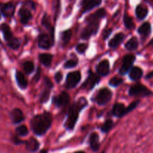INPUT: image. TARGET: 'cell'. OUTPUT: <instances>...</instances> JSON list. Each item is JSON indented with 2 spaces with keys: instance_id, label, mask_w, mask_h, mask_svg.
I'll return each instance as SVG.
<instances>
[{
  "instance_id": "cell-1",
  "label": "cell",
  "mask_w": 153,
  "mask_h": 153,
  "mask_svg": "<svg viewBox=\"0 0 153 153\" xmlns=\"http://www.w3.org/2000/svg\"><path fill=\"white\" fill-rule=\"evenodd\" d=\"M52 115L49 112H44L42 114L33 117L30 122V126L33 132L36 135H44L52 125Z\"/></svg>"
},
{
  "instance_id": "cell-2",
  "label": "cell",
  "mask_w": 153,
  "mask_h": 153,
  "mask_svg": "<svg viewBox=\"0 0 153 153\" xmlns=\"http://www.w3.org/2000/svg\"><path fill=\"white\" fill-rule=\"evenodd\" d=\"M87 105H88V102H87L86 99L84 97H80L70 105L68 109V111L67 120L64 125L68 130L71 131L74 129L75 125H76V123L77 122L80 113Z\"/></svg>"
},
{
  "instance_id": "cell-3",
  "label": "cell",
  "mask_w": 153,
  "mask_h": 153,
  "mask_svg": "<svg viewBox=\"0 0 153 153\" xmlns=\"http://www.w3.org/2000/svg\"><path fill=\"white\" fill-rule=\"evenodd\" d=\"M0 31L2 33L4 40H5L8 46L10 49L16 50L20 46V42L19 39L14 36L10 26L6 23H2L0 25Z\"/></svg>"
},
{
  "instance_id": "cell-4",
  "label": "cell",
  "mask_w": 153,
  "mask_h": 153,
  "mask_svg": "<svg viewBox=\"0 0 153 153\" xmlns=\"http://www.w3.org/2000/svg\"><path fill=\"white\" fill-rule=\"evenodd\" d=\"M128 94L131 97H146L151 96L152 94V92L144 85L136 84V85L130 87L128 91Z\"/></svg>"
},
{
  "instance_id": "cell-5",
  "label": "cell",
  "mask_w": 153,
  "mask_h": 153,
  "mask_svg": "<svg viewBox=\"0 0 153 153\" xmlns=\"http://www.w3.org/2000/svg\"><path fill=\"white\" fill-rule=\"evenodd\" d=\"M112 97V91L106 88H101L98 92L95 97V102L99 105H105L111 100Z\"/></svg>"
},
{
  "instance_id": "cell-6",
  "label": "cell",
  "mask_w": 153,
  "mask_h": 153,
  "mask_svg": "<svg viewBox=\"0 0 153 153\" xmlns=\"http://www.w3.org/2000/svg\"><path fill=\"white\" fill-rule=\"evenodd\" d=\"M99 82H100V77L98 75H96L95 73H92V70H89L88 77L82 85L81 88L84 91H92Z\"/></svg>"
},
{
  "instance_id": "cell-7",
  "label": "cell",
  "mask_w": 153,
  "mask_h": 153,
  "mask_svg": "<svg viewBox=\"0 0 153 153\" xmlns=\"http://www.w3.org/2000/svg\"><path fill=\"white\" fill-rule=\"evenodd\" d=\"M86 23V26L82 30L80 36L83 40H88L92 35L95 34L99 28V22H88Z\"/></svg>"
},
{
  "instance_id": "cell-8",
  "label": "cell",
  "mask_w": 153,
  "mask_h": 153,
  "mask_svg": "<svg viewBox=\"0 0 153 153\" xmlns=\"http://www.w3.org/2000/svg\"><path fill=\"white\" fill-rule=\"evenodd\" d=\"M135 56L131 54L125 55L122 59V66L119 69V73L121 75H124L128 73L132 68L134 63L135 61Z\"/></svg>"
},
{
  "instance_id": "cell-9",
  "label": "cell",
  "mask_w": 153,
  "mask_h": 153,
  "mask_svg": "<svg viewBox=\"0 0 153 153\" xmlns=\"http://www.w3.org/2000/svg\"><path fill=\"white\" fill-rule=\"evenodd\" d=\"M54 42V37L50 34L41 33L38 36V46L43 49H49L52 46Z\"/></svg>"
},
{
  "instance_id": "cell-10",
  "label": "cell",
  "mask_w": 153,
  "mask_h": 153,
  "mask_svg": "<svg viewBox=\"0 0 153 153\" xmlns=\"http://www.w3.org/2000/svg\"><path fill=\"white\" fill-rule=\"evenodd\" d=\"M81 80V73L79 71H74L68 74L66 77V88L68 89L75 88Z\"/></svg>"
},
{
  "instance_id": "cell-11",
  "label": "cell",
  "mask_w": 153,
  "mask_h": 153,
  "mask_svg": "<svg viewBox=\"0 0 153 153\" xmlns=\"http://www.w3.org/2000/svg\"><path fill=\"white\" fill-rule=\"evenodd\" d=\"M102 0H81L80 1V11L82 14L92 10L94 7L100 5Z\"/></svg>"
},
{
  "instance_id": "cell-12",
  "label": "cell",
  "mask_w": 153,
  "mask_h": 153,
  "mask_svg": "<svg viewBox=\"0 0 153 153\" xmlns=\"http://www.w3.org/2000/svg\"><path fill=\"white\" fill-rule=\"evenodd\" d=\"M70 102V97L66 92H62L59 95L56 96L52 98V103L58 108L66 106Z\"/></svg>"
},
{
  "instance_id": "cell-13",
  "label": "cell",
  "mask_w": 153,
  "mask_h": 153,
  "mask_svg": "<svg viewBox=\"0 0 153 153\" xmlns=\"http://www.w3.org/2000/svg\"><path fill=\"white\" fill-rule=\"evenodd\" d=\"M15 4L11 1L0 4V13L4 17H12L14 14Z\"/></svg>"
},
{
  "instance_id": "cell-14",
  "label": "cell",
  "mask_w": 153,
  "mask_h": 153,
  "mask_svg": "<svg viewBox=\"0 0 153 153\" xmlns=\"http://www.w3.org/2000/svg\"><path fill=\"white\" fill-rule=\"evenodd\" d=\"M18 14L20 16V21L22 25H26L28 23L30 20L32 19V14L31 13V10L27 9L25 7H21L20 8Z\"/></svg>"
},
{
  "instance_id": "cell-15",
  "label": "cell",
  "mask_w": 153,
  "mask_h": 153,
  "mask_svg": "<svg viewBox=\"0 0 153 153\" xmlns=\"http://www.w3.org/2000/svg\"><path fill=\"white\" fill-rule=\"evenodd\" d=\"M106 15V11L104 8H100L94 13H92L86 19V22H99L101 19L104 18Z\"/></svg>"
},
{
  "instance_id": "cell-16",
  "label": "cell",
  "mask_w": 153,
  "mask_h": 153,
  "mask_svg": "<svg viewBox=\"0 0 153 153\" xmlns=\"http://www.w3.org/2000/svg\"><path fill=\"white\" fill-rule=\"evenodd\" d=\"M128 114L127 110V107L124 106L122 103H116L114 105L113 108L112 109V114L116 117H122L124 115Z\"/></svg>"
},
{
  "instance_id": "cell-17",
  "label": "cell",
  "mask_w": 153,
  "mask_h": 153,
  "mask_svg": "<svg viewBox=\"0 0 153 153\" xmlns=\"http://www.w3.org/2000/svg\"><path fill=\"white\" fill-rule=\"evenodd\" d=\"M10 117L14 124H20L25 120V116L20 108H14L10 113Z\"/></svg>"
},
{
  "instance_id": "cell-18",
  "label": "cell",
  "mask_w": 153,
  "mask_h": 153,
  "mask_svg": "<svg viewBox=\"0 0 153 153\" xmlns=\"http://www.w3.org/2000/svg\"><path fill=\"white\" fill-rule=\"evenodd\" d=\"M96 71L100 76H106L110 73V63L107 60H103L96 67Z\"/></svg>"
},
{
  "instance_id": "cell-19",
  "label": "cell",
  "mask_w": 153,
  "mask_h": 153,
  "mask_svg": "<svg viewBox=\"0 0 153 153\" xmlns=\"http://www.w3.org/2000/svg\"><path fill=\"white\" fill-rule=\"evenodd\" d=\"M88 143H89L90 148L93 152H98L100 148V143H99V136L97 133L93 132L90 134L89 140H88Z\"/></svg>"
},
{
  "instance_id": "cell-20",
  "label": "cell",
  "mask_w": 153,
  "mask_h": 153,
  "mask_svg": "<svg viewBox=\"0 0 153 153\" xmlns=\"http://www.w3.org/2000/svg\"><path fill=\"white\" fill-rule=\"evenodd\" d=\"M124 38V35L123 33H118L110 40L109 43H108V46L110 48H112V49H116V48H117L121 44Z\"/></svg>"
},
{
  "instance_id": "cell-21",
  "label": "cell",
  "mask_w": 153,
  "mask_h": 153,
  "mask_svg": "<svg viewBox=\"0 0 153 153\" xmlns=\"http://www.w3.org/2000/svg\"><path fill=\"white\" fill-rule=\"evenodd\" d=\"M15 78H16V83L18 87L21 89H26L28 86V82L26 79L23 73L20 71H16L15 73Z\"/></svg>"
},
{
  "instance_id": "cell-22",
  "label": "cell",
  "mask_w": 153,
  "mask_h": 153,
  "mask_svg": "<svg viewBox=\"0 0 153 153\" xmlns=\"http://www.w3.org/2000/svg\"><path fill=\"white\" fill-rule=\"evenodd\" d=\"M143 71L139 67H134L129 71V78L132 81H137L142 78Z\"/></svg>"
},
{
  "instance_id": "cell-23",
  "label": "cell",
  "mask_w": 153,
  "mask_h": 153,
  "mask_svg": "<svg viewBox=\"0 0 153 153\" xmlns=\"http://www.w3.org/2000/svg\"><path fill=\"white\" fill-rule=\"evenodd\" d=\"M148 13V10L147 7H146L143 4H138L135 10V14L140 20H142L147 16Z\"/></svg>"
},
{
  "instance_id": "cell-24",
  "label": "cell",
  "mask_w": 153,
  "mask_h": 153,
  "mask_svg": "<svg viewBox=\"0 0 153 153\" xmlns=\"http://www.w3.org/2000/svg\"><path fill=\"white\" fill-rule=\"evenodd\" d=\"M25 144L27 150H28L31 152H36V151L38 150L39 147H40V143H39V142L35 138H34V137H31L29 140L26 141Z\"/></svg>"
},
{
  "instance_id": "cell-25",
  "label": "cell",
  "mask_w": 153,
  "mask_h": 153,
  "mask_svg": "<svg viewBox=\"0 0 153 153\" xmlns=\"http://www.w3.org/2000/svg\"><path fill=\"white\" fill-rule=\"evenodd\" d=\"M138 33L142 37H147L151 33V24L148 22H145L138 28Z\"/></svg>"
},
{
  "instance_id": "cell-26",
  "label": "cell",
  "mask_w": 153,
  "mask_h": 153,
  "mask_svg": "<svg viewBox=\"0 0 153 153\" xmlns=\"http://www.w3.org/2000/svg\"><path fill=\"white\" fill-rule=\"evenodd\" d=\"M38 59L40 62L45 67H49L52 61V55L51 54L43 53L38 55Z\"/></svg>"
},
{
  "instance_id": "cell-27",
  "label": "cell",
  "mask_w": 153,
  "mask_h": 153,
  "mask_svg": "<svg viewBox=\"0 0 153 153\" xmlns=\"http://www.w3.org/2000/svg\"><path fill=\"white\" fill-rule=\"evenodd\" d=\"M138 45H139V42L136 37H132L128 41L125 43V48L129 51H134L136 50L138 48Z\"/></svg>"
},
{
  "instance_id": "cell-28",
  "label": "cell",
  "mask_w": 153,
  "mask_h": 153,
  "mask_svg": "<svg viewBox=\"0 0 153 153\" xmlns=\"http://www.w3.org/2000/svg\"><path fill=\"white\" fill-rule=\"evenodd\" d=\"M72 31L70 29H68L64 31L61 34V40L62 43V46H66L68 43L69 40L71 38Z\"/></svg>"
},
{
  "instance_id": "cell-29",
  "label": "cell",
  "mask_w": 153,
  "mask_h": 153,
  "mask_svg": "<svg viewBox=\"0 0 153 153\" xmlns=\"http://www.w3.org/2000/svg\"><path fill=\"white\" fill-rule=\"evenodd\" d=\"M50 88H47V87L45 86L44 89L42 91L41 94L40 96V102L41 103H45L48 101L50 98Z\"/></svg>"
},
{
  "instance_id": "cell-30",
  "label": "cell",
  "mask_w": 153,
  "mask_h": 153,
  "mask_svg": "<svg viewBox=\"0 0 153 153\" xmlns=\"http://www.w3.org/2000/svg\"><path fill=\"white\" fill-rule=\"evenodd\" d=\"M123 21H124V25L128 29H132L134 28V22L133 19L131 16H128L127 13H124V18H123Z\"/></svg>"
},
{
  "instance_id": "cell-31",
  "label": "cell",
  "mask_w": 153,
  "mask_h": 153,
  "mask_svg": "<svg viewBox=\"0 0 153 153\" xmlns=\"http://www.w3.org/2000/svg\"><path fill=\"white\" fill-rule=\"evenodd\" d=\"M28 128L25 125H21L16 127V134L18 137H25L28 134Z\"/></svg>"
},
{
  "instance_id": "cell-32",
  "label": "cell",
  "mask_w": 153,
  "mask_h": 153,
  "mask_svg": "<svg viewBox=\"0 0 153 153\" xmlns=\"http://www.w3.org/2000/svg\"><path fill=\"white\" fill-rule=\"evenodd\" d=\"M22 67H23V70L27 74H31L34 70V64L32 61H27L22 64Z\"/></svg>"
},
{
  "instance_id": "cell-33",
  "label": "cell",
  "mask_w": 153,
  "mask_h": 153,
  "mask_svg": "<svg viewBox=\"0 0 153 153\" xmlns=\"http://www.w3.org/2000/svg\"><path fill=\"white\" fill-rule=\"evenodd\" d=\"M112 126H113V122L111 120H107L104 123L102 126L100 127V130L102 131V132L107 133L112 128Z\"/></svg>"
},
{
  "instance_id": "cell-34",
  "label": "cell",
  "mask_w": 153,
  "mask_h": 153,
  "mask_svg": "<svg viewBox=\"0 0 153 153\" xmlns=\"http://www.w3.org/2000/svg\"><path fill=\"white\" fill-rule=\"evenodd\" d=\"M123 82V79L122 78L118 77V76H115V77L112 78L110 80L109 84L110 86L112 87H118L121 85Z\"/></svg>"
},
{
  "instance_id": "cell-35",
  "label": "cell",
  "mask_w": 153,
  "mask_h": 153,
  "mask_svg": "<svg viewBox=\"0 0 153 153\" xmlns=\"http://www.w3.org/2000/svg\"><path fill=\"white\" fill-rule=\"evenodd\" d=\"M41 23L42 25H43L44 27H46L48 30H50V28H52V26L51 25V23H50V16H48L46 13H44V15L43 18H42Z\"/></svg>"
},
{
  "instance_id": "cell-36",
  "label": "cell",
  "mask_w": 153,
  "mask_h": 153,
  "mask_svg": "<svg viewBox=\"0 0 153 153\" xmlns=\"http://www.w3.org/2000/svg\"><path fill=\"white\" fill-rule=\"evenodd\" d=\"M78 64V61L77 60H74V59H70L68 60V61H66L65 63L64 64V67L66 69H70L73 68V67H75Z\"/></svg>"
},
{
  "instance_id": "cell-37",
  "label": "cell",
  "mask_w": 153,
  "mask_h": 153,
  "mask_svg": "<svg viewBox=\"0 0 153 153\" xmlns=\"http://www.w3.org/2000/svg\"><path fill=\"white\" fill-rule=\"evenodd\" d=\"M87 47H88V46L86 43H79L76 46V51L79 54H83L86 51Z\"/></svg>"
},
{
  "instance_id": "cell-38",
  "label": "cell",
  "mask_w": 153,
  "mask_h": 153,
  "mask_svg": "<svg viewBox=\"0 0 153 153\" xmlns=\"http://www.w3.org/2000/svg\"><path fill=\"white\" fill-rule=\"evenodd\" d=\"M23 7H26L28 10H35V4L32 0H27L23 3Z\"/></svg>"
},
{
  "instance_id": "cell-39",
  "label": "cell",
  "mask_w": 153,
  "mask_h": 153,
  "mask_svg": "<svg viewBox=\"0 0 153 153\" xmlns=\"http://www.w3.org/2000/svg\"><path fill=\"white\" fill-rule=\"evenodd\" d=\"M140 104V100H136V101L130 103L128 106L127 107V110L128 113H130V111L134 110L135 108H136V107L138 106V105Z\"/></svg>"
},
{
  "instance_id": "cell-40",
  "label": "cell",
  "mask_w": 153,
  "mask_h": 153,
  "mask_svg": "<svg viewBox=\"0 0 153 153\" xmlns=\"http://www.w3.org/2000/svg\"><path fill=\"white\" fill-rule=\"evenodd\" d=\"M44 86L47 87V88L52 89L53 88V84L52 83V82L50 81V79L48 77H45L44 79Z\"/></svg>"
},
{
  "instance_id": "cell-41",
  "label": "cell",
  "mask_w": 153,
  "mask_h": 153,
  "mask_svg": "<svg viewBox=\"0 0 153 153\" xmlns=\"http://www.w3.org/2000/svg\"><path fill=\"white\" fill-rule=\"evenodd\" d=\"M18 136H13V137H12V142H13L14 144L16 145H19V144H22V143H25L26 141H22V140H20L19 138H18Z\"/></svg>"
},
{
  "instance_id": "cell-42",
  "label": "cell",
  "mask_w": 153,
  "mask_h": 153,
  "mask_svg": "<svg viewBox=\"0 0 153 153\" xmlns=\"http://www.w3.org/2000/svg\"><path fill=\"white\" fill-rule=\"evenodd\" d=\"M40 67H38L36 73L34 74V77H33V81H34V82H38V80L40 79Z\"/></svg>"
},
{
  "instance_id": "cell-43",
  "label": "cell",
  "mask_w": 153,
  "mask_h": 153,
  "mask_svg": "<svg viewBox=\"0 0 153 153\" xmlns=\"http://www.w3.org/2000/svg\"><path fill=\"white\" fill-rule=\"evenodd\" d=\"M54 78H55L56 82L57 83H59V82L62 80V78H63L62 73L61 72H57V73L55 74Z\"/></svg>"
},
{
  "instance_id": "cell-44",
  "label": "cell",
  "mask_w": 153,
  "mask_h": 153,
  "mask_svg": "<svg viewBox=\"0 0 153 153\" xmlns=\"http://www.w3.org/2000/svg\"><path fill=\"white\" fill-rule=\"evenodd\" d=\"M112 33V30L111 29H105L103 32V38L104 40H106V38L109 37L110 34Z\"/></svg>"
},
{
  "instance_id": "cell-45",
  "label": "cell",
  "mask_w": 153,
  "mask_h": 153,
  "mask_svg": "<svg viewBox=\"0 0 153 153\" xmlns=\"http://www.w3.org/2000/svg\"><path fill=\"white\" fill-rule=\"evenodd\" d=\"M152 78H153V71L150 72V73H148V74L146 76V79H152Z\"/></svg>"
},
{
  "instance_id": "cell-46",
  "label": "cell",
  "mask_w": 153,
  "mask_h": 153,
  "mask_svg": "<svg viewBox=\"0 0 153 153\" xmlns=\"http://www.w3.org/2000/svg\"><path fill=\"white\" fill-rule=\"evenodd\" d=\"M74 153H86L84 151H77V152H75Z\"/></svg>"
},
{
  "instance_id": "cell-47",
  "label": "cell",
  "mask_w": 153,
  "mask_h": 153,
  "mask_svg": "<svg viewBox=\"0 0 153 153\" xmlns=\"http://www.w3.org/2000/svg\"><path fill=\"white\" fill-rule=\"evenodd\" d=\"M2 44V42H1V40H0V45Z\"/></svg>"
},
{
  "instance_id": "cell-48",
  "label": "cell",
  "mask_w": 153,
  "mask_h": 153,
  "mask_svg": "<svg viewBox=\"0 0 153 153\" xmlns=\"http://www.w3.org/2000/svg\"><path fill=\"white\" fill-rule=\"evenodd\" d=\"M152 43V45H153V40H152V43Z\"/></svg>"
},
{
  "instance_id": "cell-49",
  "label": "cell",
  "mask_w": 153,
  "mask_h": 153,
  "mask_svg": "<svg viewBox=\"0 0 153 153\" xmlns=\"http://www.w3.org/2000/svg\"><path fill=\"white\" fill-rule=\"evenodd\" d=\"M102 153H105V152H102Z\"/></svg>"
},
{
  "instance_id": "cell-50",
  "label": "cell",
  "mask_w": 153,
  "mask_h": 153,
  "mask_svg": "<svg viewBox=\"0 0 153 153\" xmlns=\"http://www.w3.org/2000/svg\"><path fill=\"white\" fill-rule=\"evenodd\" d=\"M0 79H1V77H0Z\"/></svg>"
}]
</instances>
